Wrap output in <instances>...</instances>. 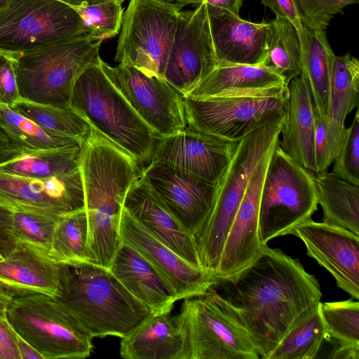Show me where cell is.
<instances>
[{
    "label": "cell",
    "instance_id": "obj_14",
    "mask_svg": "<svg viewBox=\"0 0 359 359\" xmlns=\"http://www.w3.org/2000/svg\"><path fill=\"white\" fill-rule=\"evenodd\" d=\"M216 66L205 4L180 11L163 78L184 97Z\"/></svg>",
    "mask_w": 359,
    "mask_h": 359
},
{
    "label": "cell",
    "instance_id": "obj_48",
    "mask_svg": "<svg viewBox=\"0 0 359 359\" xmlns=\"http://www.w3.org/2000/svg\"><path fill=\"white\" fill-rule=\"evenodd\" d=\"M23 154V151L0 128V165Z\"/></svg>",
    "mask_w": 359,
    "mask_h": 359
},
{
    "label": "cell",
    "instance_id": "obj_9",
    "mask_svg": "<svg viewBox=\"0 0 359 359\" xmlns=\"http://www.w3.org/2000/svg\"><path fill=\"white\" fill-rule=\"evenodd\" d=\"M6 319L43 359L86 358L93 348L88 332L50 295L13 299Z\"/></svg>",
    "mask_w": 359,
    "mask_h": 359
},
{
    "label": "cell",
    "instance_id": "obj_45",
    "mask_svg": "<svg viewBox=\"0 0 359 359\" xmlns=\"http://www.w3.org/2000/svg\"><path fill=\"white\" fill-rule=\"evenodd\" d=\"M261 3L269 8L276 16L289 20L297 32L302 28L296 0H261Z\"/></svg>",
    "mask_w": 359,
    "mask_h": 359
},
{
    "label": "cell",
    "instance_id": "obj_34",
    "mask_svg": "<svg viewBox=\"0 0 359 359\" xmlns=\"http://www.w3.org/2000/svg\"><path fill=\"white\" fill-rule=\"evenodd\" d=\"M11 108L53 134L76 139L82 143L92 130L88 122L71 107H60L20 99Z\"/></svg>",
    "mask_w": 359,
    "mask_h": 359
},
{
    "label": "cell",
    "instance_id": "obj_26",
    "mask_svg": "<svg viewBox=\"0 0 359 359\" xmlns=\"http://www.w3.org/2000/svg\"><path fill=\"white\" fill-rule=\"evenodd\" d=\"M120 355L125 359H189L186 331L177 316L153 315L121 338Z\"/></svg>",
    "mask_w": 359,
    "mask_h": 359
},
{
    "label": "cell",
    "instance_id": "obj_3",
    "mask_svg": "<svg viewBox=\"0 0 359 359\" xmlns=\"http://www.w3.org/2000/svg\"><path fill=\"white\" fill-rule=\"evenodd\" d=\"M52 297L93 338L125 337L154 315L109 269L90 262H58Z\"/></svg>",
    "mask_w": 359,
    "mask_h": 359
},
{
    "label": "cell",
    "instance_id": "obj_40",
    "mask_svg": "<svg viewBox=\"0 0 359 359\" xmlns=\"http://www.w3.org/2000/svg\"><path fill=\"white\" fill-rule=\"evenodd\" d=\"M83 20L86 34L93 41L116 36L122 25L123 8L118 1L74 8Z\"/></svg>",
    "mask_w": 359,
    "mask_h": 359
},
{
    "label": "cell",
    "instance_id": "obj_18",
    "mask_svg": "<svg viewBox=\"0 0 359 359\" xmlns=\"http://www.w3.org/2000/svg\"><path fill=\"white\" fill-rule=\"evenodd\" d=\"M121 241L149 261L169 282L178 300L205 293L218 280L182 258L148 231L123 208L120 222Z\"/></svg>",
    "mask_w": 359,
    "mask_h": 359
},
{
    "label": "cell",
    "instance_id": "obj_28",
    "mask_svg": "<svg viewBox=\"0 0 359 359\" xmlns=\"http://www.w3.org/2000/svg\"><path fill=\"white\" fill-rule=\"evenodd\" d=\"M301 46V75L304 78L318 115L330 114L331 79L335 54L325 31L304 26L298 31Z\"/></svg>",
    "mask_w": 359,
    "mask_h": 359
},
{
    "label": "cell",
    "instance_id": "obj_10",
    "mask_svg": "<svg viewBox=\"0 0 359 359\" xmlns=\"http://www.w3.org/2000/svg\"><path fill=\"white\" fill-rule=\"evenodd\" d=\"M86 33L77 11L60 0H10L0 11V52L11 56Z\"/></svg>",
    "mask_w": 359,
    "mask_h": 359
},
{
    "label": "cell",
    "instance_id": "obj_1",
    "mask_svg": "<svg viewBox=\"0 0 359 359\" xmlns=\"http://www.w3.org/2000/svg\"><path fill=\"white\" fill-rule=\"evenodd\" d=\"M224 297L238 311L259 358L266 359L283 338L320 303L315 276L299 259L263 246L235 275L218 280Z\"/></svg>",
    "mask_w": 359,
    "mask_h": 359
},
{
    "label": "cell",
    "instance_id": "obj_5",
    "mask_svg": "<svg viewBox=\"0 0 359 359\" xmlns=\"http://www.w3.org/2000/svg\"><path fill=\"white\" fill-rule=\"evenodd\" d=\"M285 117L267 123L238 142L228 168L217 184L212 209L194 236L201 266L213 276L250 180L262 158L275 147Z\"/></svg>",
    "mask_w": 359,
    "mask_h": 359
},
{
    "label": "cell",
    "instance_id": "obj_27",
    "mask_svg": "<svg viewBox=\"0 0 359 359\" xmlns=\"http://www.w3.org/2000/svg\"><path fill=\"white\" fill-rule=\"evenodd\" d=\"M285 119L277 143L305 168L315 172L314 135L316 109L309 86L300 74L288 85Z\"/></svg>",
    "mask_w": 359,
    "mask_h": 359
},
{
    "label": "cell",
    "instance_id": "obj_49",
    "mask_svg": "<svg viewBox=\"0 0 359 359\" xmlns=\"http://www.w3.org/2000/svg\"><path fill=\"white\" fill-rule=\"evenodd\" d=\"M16 339L21 359H43L36 350L18 334Z\"/></svg>",
    "mask_w": 359,
    "mask_h": 359
},
{
    "label": "cell",
    "instance_id": "obj_29",
    "mask_svg": "<svg viewBox=\"0 0 359 359\" xmlns=\"http://www.w3.org/2000/svg\"><path fill=\"white\" fill-rule=\"evenodd\" d=\"M323 222L342 227L359 236V187L333 172H313Z\"/></svg>",
    "mask_w": 359,
    "mask_h": 359
},
{
    "label": "cell",
    "instance_id": "obj_50",
    "mask_svg": "<svg viewBox=\"0 0 359 359\" xmlns=\"http://www.w3.org/2000/svg\"><path fill=\"white\" fill-rule=\"evenodd\" d=\"M13 299L0 287V318L6 319V311Z\"/></svg>",
    "mask_w": 359,
    "mask_h": 359
},
{
    "label": "cell",
    "instance_id": "obj_51",
    "mask_svg": "<svg viewBox=\"0 0 359 359\" xmlns=\"http://www.w3.org/2000/svg\"><path fill=\"white\" fill-rule=\"evenodd\" d=\"M176 11H181V9L189 4H196L198 0H156Z\"/></svg>",
    "mask_w": 359,
    "mask_h": 359
},
{
    "label": "cell",
    "instance_id": "obj_41",
    "mask_svg": "<svg viewBox=\"0 0 359 359\" xmlns=\"http://www.w3.org/2000/svg\"><path fill=\"white\" fill-rule=\"evenodd\" d=\"M358 2L359 0H296L302 26L313 31H326L337 14Z\"/></svg>",
    "mask_w": 359,
    "mask_h": 359
},
{
    "label": "cell",
    "instance_id": "obj_12",
    "mask_svg": "<svg viewBox=\"0 0 359 359\" xmlns=\"http://www.w3.org/2000/svg\"><path fill=\"white\" fill-rule=\"evenodd\" d=\"M288 95L182 97L187 126L238 142L267 123L284 117Z\"/></svg>",
    "mask_w": 359,
    "mask_h": 359
},
{
    "label": "cell",
    "instance_id": "obj_30",
    "mask_svg": "<svg viewBox=\"0 0 359 359\" xmlns=\"http://www.w3.org/2000/svg\"><path fill=\"white\" fill-rule=\"evenodd\" d=\"M325 339L333 350L330 358L359 359V303L352 299L319 304Z\"/></svg>",
    "mask_w": 359,
    "mask_h": 359
},
{
    "label": "cell",
    "instance_id": "obj_32",
    "mask_svg": "<svg viewBox=\"0 0 359 359\" xmlns=\"http://www.w3.org/2000/svg\"><path fill=\"white\" fill-rule=\"evenodd\" d=\"M289 85L301 74V46L296 27L287 19L276 16L269 22L268 48L261 64Z\"/></svg>",
    "mask_w": 359,
    "mask_h": 359
},
{
    "label": "cell",
    "instance_id": "obj_23",
    "mask_svg": "<svg viewBox=\"0 0 359 359\" xmlns=\"http://www.w3.org/2000/svg\"><path fill=\"white\" fill-rule=\"evenodd\" d=\"M288 95V85L264 65H223L216 66L184 97L208 98Z\"/></svg>",
    "mask_w": 359,
    "mask_h": 359
},
{
    "label": "cell",
    "instance_id": "obj_42",
    "mask_svg": "<svg viewBox=\"0 0 359 359\" xmlns=\"http://www.w3.org/2000/svg\"><path fill=\"white\" fill-rule=\"evenodd\" d=\"M332 171L342 180L359 186V114L346 128L343 145L333 161Z\"/></svg>",
    "mask_w": 359,
    "mask_h": 359
},
{
    "label": "cell",
    "instance_id": "obj_44",
    "mask_svg": "<svg viewBox=\"0 0 359 359\" xmlns=\"http://www.w3.org/2000/svg\"><path fill=\"white\" fill-rule=\"evenodd\" d=\"M18 243L13 228L12 208L0 202V261L13 251Z\"/></svg>",
    "mask_w": 359,
    "mask_h": 359
},
{
    "label": "cell",
    "instance_id": "obj_2",
    "mask_svg": "<svg viewBox=\"0 0 359 359\" xmlns=\"http://www.w3.org/2000/svg\"><path fill=\"white\" fill-rule=\"evenodd\" d=\"M140 164L92 128L81 148L92 262L109 267L121 243L120 222L127 192Z\"/></svg>",
    "mask_w": 359,
    "mask_h": 359
},
{
    "label": "cell",
    "instance_id": "obj_11",
    "mask_svg": "<svg viewBox=\"0 0 359 359\" xmlns=\"http://www.w3.org/2000/svg\"><path fill=\"white\" fill-rule=\"evenodd\" d=\"M180 12L156 0H130L115 60L163 77Z\"/></svg>",
    "mask_w": 359,
    "mask_h": 359
},
{
    "label": "cell",
    "instance_id": "obj_25",
    "mask_svg": "<svg viewBox=\"0 0 359 359\" xmlns=\"http://www.w3.org/2000/svg\"><path fill=\"white\" fill-rule=\"evenodd\" d=\"M58 262L22 241L0 261V287L13 299L34 294H55Z\"/></svg>",
    "mask_w": 359,
    "mask_h": 359
},
{
    "label": "cell",
    "instance_id": "obj_22",
    "mask_svg": "<svg viewBox=\"0 0 359 359\" xmlns=\"http://www.w3.org/2000/svg\"><path fill=\"white\" fill-rule=\"evenodd\" d=\"M109 270L154 315L170 313L177 295L164 276L141 254L121 241Z\"/></svg>",
    "mask_w": 359,
    "mask_h": 359
},
{
    "label": "cell",
    "instance_id": "obj_36",
    "mask_svg": "<svg viewBox=\"0 0 359 359\" xmlns=\"http://www.w3.org/2000/svg\"><path fill=\"white\" fill-rule=\"evenodd\" d=\"M325 339L318 306L283 338L266 359H313Z\"/></svg>",
    "mask_w": 359,
    "mask_h": 359
},
{
    "label": "cell",
    "instance_id": "obj_31",
    "mask_svg": "<svg viewBox=\"0 0 359 359\" xmlns=\"http://www.w3.org/2000/svg\"><path fill=\"white\" fill-rule=\"evenodd\" d=\"M81 147L27 151L0 165V172L9 175L50 178L69 174L80 168Z\"/></svg>",
    "mask_w": 359,
    "mask_h": 359
},
{
    "label": "cell",
    "instance_id": "obj_21",
    "mask_svg": "<svg viewBox=\"0 0 359 359\" xmlns=\"http://www.w3.org/2000/svg\"><path fill=\"white\" fill-rule=\"evenodd\" d=\"M123 208L179 256L203 269L194 237L159 200L142 175L128 189Z\"/></svg>",
    "mask_w": 359,
    "mask_h": 359
},
{
    "label": "cell",
    "instance_id": "obj_17",
    "mask_svg": "<svg viewBox=\"0 0 359 359\" xmlns=\"http://www.w3.org/2000/svg\"><path fill=\"white\" fill-rule=\"evenodd\" d=\"M290 234L303 241L307 255L333 276L339 287L359 299V236L311 218L296 226Z\"/></svg>",
    "mask_w": 359,
    "mask_h": 359
},
{
    "label": "cell",
    "instance_id": "obj_13",
    "mask_svg": "<svg viewBox=\"0 0 359 359\" xmlns=\"http://www.w3.org/2000/svg\"><path fill=\"white\" fill-rule=\"evenodd\" d=\"M100 67L137 115L160 137L187 127L182 95L163 77L147 74L126 64Z\"/></svg>",
    "mask_w": 359,
    "mask_h": 359
},
{
    "label": "cell",
    "instance_id": "obj_8",
    "mask_svg": "<svg viewBox=\"0 0 359 359\" xmlns=\"http://www.w3.org/2000/svg\"><path fill=\"white\" fill-rule=\"evenodd\" d=\"M177 318L188 340L189 359H259L237 309L214 287L184 299Z\"/></svg>",
    "mask_w": 359,
    "mask_h": 359
},
{
    "label": "cell",
    "instance_id": "obj_46",
    "mask_svg": "<svg viewBox=\"0 0 359 359\" xmlns=\"http://www.w3.org/2000/svg\"><path fill=\"white\" fill-rule=\"evenodd\" d=\"M16 337L6 319L0 318V359H21Z\"/></svg>",
    "mask_w": 359,
    "mask_h": 359
},
{
    "label": "cell",
    "instance_id": "obj_35",
    "mask_svg": "<svg viewBox=\"0 0 359 359\" xmlns=\"http://www.w3.org/2000/svg\"><path fill=\"white\" fill-rule=\"evenodd\" d=\"M48 255L59 263H90L86 208L61 217L55 229Z\"/></svg>",
    "mask_w": 359,
    "mask_h": 359
},
{
    "label": "cell",
    "instance_id": "obj_37",
    "mask_svg": "<svg viewBox=\"0 0 359 359\" xmlns=\"http://www.w3.org/2000/svg\"><path fill=\"white\" fill-rule=\"evenodd\" d=\"M359 61L349 52L334 57L330 114L345 123L359 104Z\"/></svg>",
    "mask_w": 359,
    "mask_h": 359
},
{
    "label": "cell",
    "instance_id": "obj_20",
    "mask_svg": "<svg viewBox=\"0 0 359 359\" xmlns=\"http://www.w3.org/2000/svg\"><path fill=\"white\" fill-rule=\"evenodd\" d=\"M273 149L262 158L248 184L214 274L217 280L231 277L243 270L263 248L259 236V202L265 172Z\"/></svg>",
    "mask_w": 359,
    "mask_h": 359
},
{
    "label": "cell",
    "instance_id": "obj_15",
    "mask_svg": "<svg viewBox=\"0 0 359 359\" xmlns=\"http://www.w3.org/2000/svg\"><path fill=\"white\" fill-rule=\"evenodd\" d=\"M142 177L172 215L193 237L209 216L217 185L191 173L151 160Z\"/></svg>",
    "mask_w": 359,
    "mask_h": 359
},
{
    "label": "cell",
    "instance_id": "obj_39",
    "mask_svg": "<svg viewBox=\"0 0 359 359\" xmlns=\"http://www.w3.org/2000/svg\"><path fill=\"white\" fill-rule=\"evenodd\" d=\"M314 135L315 173L327 172L344 142L346 128L331 114L316 112Z\"/></svg>",
    "mask_w": 359,
    "mask_h": 359
},
{
    "label": "cell",
    "instance_id": "obj_6",
    "mask_svg": "<svg viewBox=\"0 0 359 359\" xmlns=\"http://www.w3.org/2000/svg\"><path fill=\"white\" fill-rule=\"evenodd\" d=\"M102 42L83 34L12 56L21 99L70 107L74 84L100 57Z\"/></svg>",
    "mask_w": 359,
    "mask_h": 359
},
{
    "label": "cell",
    "instance_id": "obj_47",
    "mask_svg": "<svg viewBox=\"0 0 359 359\" xmlns=\"http://www.w3.org/2000/svg\"><path fill=\"white\" fill-rule=\"evenodd\" d=\"M244 0H198L205 4L209 15H239Z\"/></svg>",
    "mask_w": 359,
    "mask_h": 359
},
{
    "label": "cell",
    "instance_id": "obj_52",
    "mask_svg": "<svg viewBox=\"0 0 359 359\" xmlns=\"http://www.w3.org/2000/svg\"><path fill=\"white\" fill-rule=\"evenodd\" d=\"M74 8L96 5L109 1H118L123 3L125 0H60Z\"/></svg>",
    "mask_w": 359,
    "mask_h": 359
},
{
    "label": "cell",
    "instance_id": "obj_33",
    "mask_svg": "<svg viewBox=\"0 0 359 359\" xmlns=\"http://www.w3.org/2000/svg\"><path fill=\"white\" fill-rule=\"evenodd\" d=\"M0 128L23 152L81 147L83 144L76 139L53 134L29 118L1 104Z\"/></svg>",
    "mask_w": 359,
    "mask_h": 359
},
{
    "label": "cell",
    "instance_id": "obj_4",
    "mask_svg": "<svg viewBox=\"0 0 359 359\" xmlns=\"http://www.w3.org/2000/svg\"><path fill=\"white\" fill-rule=\"evenodd\" d=\"M98 59L76 79L70 107L92 128L140 165L151 160L159 137L137 115L103 72Z\"/></svg>",
    "mask_w": 359,
    "mask_h": 359
},
{
    "label": "cell",
    "instance_id": "obj_24",
    "mask_svg": "<svg viewBox=\"0 0 359 359\" xmlns=\"http://www.w3.org/2000/svg\"><path fill=\"white\" fill-rule=\"evenodd\" d=\"M208 18L217 66L262 63L268 48L269 22H251L232 15Z\"/></svg>",
    "mask_w": 359,
    "mask_h": 359
},
{
    "label": "cell",
    "instance_id": "obj_53",
    "mask_svg": "<svg viewBox=\"0 0 359 359\" xmlns=\"http://www.w3.org/2000/svg\"><path fill=\"white\" fill-rule=\"evenodd\" d=\"M9 1L10 0H0V11L8 6Z\"/></svg>",
    "mask_w": 359,
    "mask_h": 359
},
{
    "label": "cell",
    "instance_id": "obj_38",
    "mask_svg": "<svg viewBox=\"0 0 359 359\" xmlns=\"http://www.w3.org/2000/svg\"><path fill=\"white\" fill-rule=\"evenodd\" d=\"M11 208L14 231L18 241L48 255L55 229L62 215L25 208Z\"/></svg>",
    "mask_w": 359,
    "mask_h": 359
},
{
    "label": "cell",
    "instance_id": "obj_43",
    "mask_svg": "<svg viewBox=\"0 0 359 359\" xmlns=\"http://www.w3.org/2000/svg\"><path fill=\"white\" fill-rule=\"evenodd\" d=\"M20 99L14 59L0 52V104L11 107Z\"/></svg>",
    "mask_w": 359,
    "mask_h": 359
},
{
    "label": "cell",
    "instance_id": "obj_19",
    "mask_svg": "<svg viewBox=\"0 0 359 359\" xmlns=\"http://www.w3.org/2000/svg\"><path fill=\"white\" fill-rule=\"evenodd\" d=\"M0 202L65 215L86 208L81 169L50 178H34L0 172Z\"/></svg>",
    "mask_w": 359,
    "mask_h": 359
},
{
    "label": "cell",
    "instance_id": "obj_7",
    "mask_svg": "<svg viewBox=\"0 0 359 359\" xmlns=\"http://www.w3.org/2000/svg\"><path fill=\"white\" fill-rule=\"evenodd\" d=\"M318 200L313 172L281 149L278 143L265 172L259 202V236L262 245L287 234L311 218Z\"/></svg>",
    "mask_w": 359,
    "mask_h": 359
},
{
    "label": "cell",
    "instance_id": "obj_16",
    "mask_svg": "<svg viewBox=\"0 0 359 359\" xmlns=\"http://www.w3.org/2000/svg\"><path fill=\"white\" fill-rule=\"evenodd\" d=\"M238 142L186 127L160 137L151 160L191 173L217 185L234 155Z\"/></svg>",
    "mask_w": 359,
    "mask_h": 359
}]
</instances>
